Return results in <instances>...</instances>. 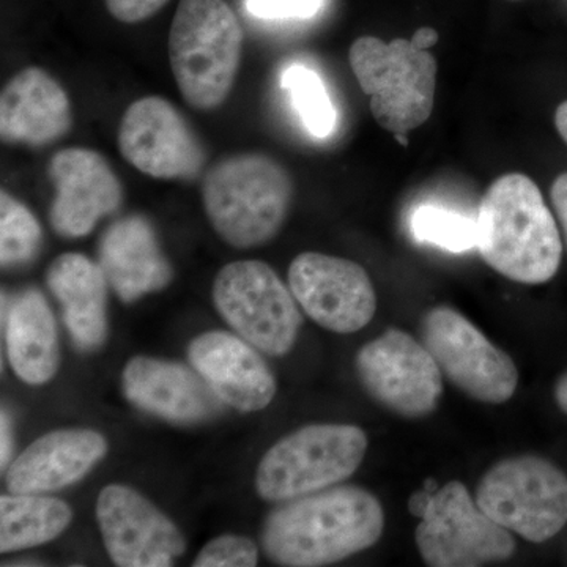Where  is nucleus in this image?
I'll return each mask as SVG.
<instances>
[{
	"label": "nucleus",
	"mask_w": 567,
	"mask_h": 567,
	"mask_svg": "<svg viewBox=\"0 0 567 567\" xmlns=\"http://www.w3.org/2000/svg\"><path fill=\"white\" fill-rule=\"evenodd\" d=\"M383 527L385 514L374 495L360 487H328L274 511L262 543L278 565L327 566L374 546Z\"/></svg>",
	"instance_id": "f257e3e1"
},
{
	"label": "nucleus",
	"mask_w": 567,
	"mask_h": 567,
	"mask_svg": "<svg viewBox=\"0 0 567 567\" xmlns=\"http://www.w3.org/2000/svg\"><path fill=\"white\" fill-rule=\"evenodd\" d=\"M476 248L488 267L511 281L536 286L557 275L561 235L543 193L527 175H503L484 194Z\"/></svg>",
	"instance_id": "f03ea898"
},
{
	"label": "nucleus",
	"mask_w": 567,
	"mask_h": 567,
	"mask_svg": "<svg viewBox=\"0 0 567 567\" xmlns=\"http://www.w3.org/2000/svg\"><path fill=\"white\" fill-rule=\"evenodd\" d=\"M293 183L265 153H238L210 167L203 183L205 213L226 244L246 249L276 237L292 203Z\"/></svg>",
	"instance_id": "7ed1b4c3"
},
{
	"label": "nucleus",
	"mask_w": 567,
	"mask_h": 567,
	"mask_svg": "<svg viewBox=\"0 0 567 567\" xmlns=\"http://www.w3.org/2000/svg\"><path fill=\"white\" fill-rule=\"evenodd\" d=\"M245 33L226 0H182L169 32L171 70L185 102L221 107L233 92Z\"/></svg>",
	"instance_id": "20e7f679"
},
{
	"label": "nucleus",
	"mask_w": 567,
	"mask_h": 567,
	"mask_svg": "<svg viewBox=\"0 0 567 567\" xmlns=\"http://www.w3.org/2000/svg\"><path fill=\"white\" fill-rule=\"evenodd\" d=\"M349 61L382 128L406 134L429 121L436 87L432 54L417 50L412 40L385 43L375 37H361L350 48Z\"/></svg>",
	"instance_id": "39448f33"
},
{
	"label": "nucleus",
	"mask_w": 567,
	"mask_h": 567,
	"mask_svg": "<svg viewBox=\"0 0 567 567\" xmlns=\"http://www.w3.org/2000/svg\"><path fill=\"white\" fill-rule=\"evenodd\" d=\"M368 436L357 425L312 424L268 450L256 475L257 494L289 502L342 483L357 472Z\"/></svg>",
	"instance_id": "423d86ee"
},
{
	"label": "nucleus",
	"mask_w": 567,
	"mask_h": 567,
	"mask_svg": "<svg viewBox=\"0 0 567 567\" xmlns=\"http://www.w3.org/2000/svg\"><path fill=\"white\" fill-rule=\"evenodd\" d=\"M475 499L507 532L546 543L567 522V476L543 457L505 458L481 480Z\"/></svg>",
	"instance_id": "0eeeda50"
},
{
	"label": "nucleus",
	"mask_w": 567,
	"mask_h": 567,
	"mask_svg": "<svg viewBox=\"0 0 567 567\" xmlns=\"http://www.w3.org/2000/svg\"><path fill=\"white\" fill-rule=\"evenodd\" d=\"M213 301L245 341L271 357L290 352L303 323L290 287L259 260L221 268L213 284Z\"/></svg>",
	"instance_id": "6e6552de"
},
{
	"label": "nucleus",
	"mask_w": 567,
	"mask_h": 567,
	"mask_svg": "<svg viewBox=\"0 0 567 567\" xmlns=\"http://www.w3.org/2000/svg\"><path fill=\"white\" fill-rule=\"evenodd\" d=\"M421 339L442 374L470 398L503 404L516 393L518 371L513 358L456 309H431L421 324Z\"/></svg>",
	"instance_id": "1a4fd4ad"
},
{
	"label": "nucleus",
	"mask_w": 567,
	"mask_h": 567,
	"mask_svg": "<svg viewBox=\"0 0 567 567\" xmlns=\"http://www.w3.org/2000/svg\"><path fill=\"white\" fill-rule=\"evenodd\" d=\"M416 546L429 566L476 567L513 557L516 540L453 481L435 492L416 528Z\"/></svg>",
	"instance_id": "9d476101"
},
{
	"label": "nucleus",
	"mask_w": 567,
	"mask_h": 567,
	"mask_svg": "<svg viewBox=\"0 0 567 567\" xmlns=\"http://www.w3.org/2000/svg\"><path fill=\"white\" fill-rule=\"evenodd\" d=\"M357 371L364 390L395 415L424 417L439 405L442 371L427 347L405 331H385L358 352Z\"/></svg>",
	"instance_id": "9b49d317"
},
{
	"label": "nucleus",
	"mask_w": 567,
	"mask_h": 567,
	"mask_svg": "<svg viewBox=\"0 0 567 567\" xmlns=\"http://www.w3.org/2000/svg\"><path fill=\"white\" fill-rule=\"evenodd\" d=\"M118 152L140 173L159 181H193L203 173L204 145L177 107L162 96L130 104L117 136Z\"/></svg>",
	"instance_id": "f8f14e48"
},
{
	"label": "nucleus",
	"mask_w": 567,
	"mask_h": 567,
	"mask_svg": "<svg viewBox=\"0 0 567 567\" xmlns=\"http://www.w3.org/2000/svg\"><path fill=\"white\" fill-rule=\"evenodd\" d=\"M289 287L306 315L333 333H357L375 315L374 286L353 260L300 254L290 264Z\"/></svg>",
	"instance_id": "ddd939ff"
},
{
	"label": "nucleus",
	"mask_w": 567,
	"mask_h": 567,
	"mask_svg": "<svg viewBox=\"0 0 567 567\" xmlns=\"http://www.w3.org/2000/svg\"><path fill=\"white\" fill-rule=\"evenodd\" d=\"M96 520L112 561L122 567H167L182 557L186 543L162 511L126 486L104 487Z\"/></svg>",
	"instance_id": "4468645a"
},
{
	"label": "nucleus",
	"mask_w": 567,
	"mask_h": 567,
	"mask_svg": "<svg viewBox=\"0 0 567 567\" xmlns=\"http://www.w3.org/2000/svg\"><path fill=\"white\" fill-rule=\"evenodd\" d=\"M48 175L55 189L51 226L62 237H85L122 205V183L102 153L63 148L52 156Z\"/></svg>",
	"instance_id": "2eb2a0df"
},
{
	"label": "nucleus",
	"mask_w": 567,
	"mask_h": 567,
	"mask_svg": "<svg viewBox=\"0 0 567 567\" xmlns=\"http://www.w3.org/2000/svg\"><path fill=\"white\" fill-rule=\"evenodd\" d=\"M189 360L224 404L241 413L259 412L274 401L276 380L256 347L226 331L194 339Z\"/></svg>",
	"instance_id": "dca6fc26"
},
{
	"label": "nucleus",
	"mask_w": 567,
	"mask_h": 567,
	"mask_svg": "<svg viewBox=\"0 0 567 567\" xmlns=\"http://www.w3.org/2000/svg\"><path fill=\"white\" fill-rule=\"evenodd\" d=\"M122 388L132 404L173 423H200L223 412L224 402L203 377L173 361L133 358L123 369Z\"/></svg>",
	"instance_id": "f3484780"
},
{
	"label": "nucleus",
	"mask_w": 567,
	"mask_h": 567,
	"mask_svg": "<svg viewBox=\"0 0 567 567\" xmlns=\"http://www.w3.org/2000/svg\"><path fill=\"white\" fill-rule=\"evenodd\" d=\"M73 125L69 95L48 71L28 66L0 95V136L7 144L44 147L65 137Z\"/></svg>",
	"instance_id": "a211bd4d"
},
{
	"label": "nucleus",
	"mask_w": 567,
	"mask_h": 567,
	"mask_svg": "<svg viewBox=\"0 0 567 567\" xmlns=\"http://www.w3.org/2000/svg\"><path fill=\"white\" fill-rule=\"evenodd\" d=\"M107 443L89 429H66L40 436L7 470L10 494H44L78 483L102 461Z\"/></svg>",
	"instance_id": "6ab92c4d"
},
{
	"label": "nucleus",
	"mask_w": 567,
	"mask_h": 567,
	"mask_svg": "<svg viewBox=\"0 0 567 567\" xmlns=\"http://www.w3.org/2000/svg\"><path fill=\"white\" fill-rule=\"evenodd\" d=\"M100 267L107 284L126 303L158 292L173 279L152 224L140 215L112 223L100 241Z\"/></svg>",
	"instance_id": "aec40b11"
},
{
	"label": "nucleus",
	"mask_w": 567,
	"mask_h": 567,
	"mask_svg": "<svg viewBox=\"0 0 567 567\" xmlns=\"http://www.w3.org/2000/svg\"><path fill=\"white\" fill-rule=\"evenodd\" d=\"M47 282L78 349L89 352L102 347L107 334V279L100 264L82 254H62L48 268Z\"/></svg>",
	"instance_id": "412c9836"
},
{
	"label": "nucleus",
	"mask_w": 567,
	"mask_h": 567,
	"mask_svg": "<svg viewBox=\"0 0 567 567\" xmlns=\"http://www.w3.org/2000/svg\"><path fill=\"white\" fill-rule=\"evenodd\" d=\"M7 353L14 374L29 385L50 382L59 368L58 331L43 295L25 290L7 309Z\"/></svg>",
	"instance_id": "4be33fe9"
},
{
	"label": "nucleus",
	"mask_w": 567,
	"mask_h": 567,
	"mask_svg": "<svg viewBox=\"0 0 567 567\" xmlns=\"http://www.w3.org/2000/svg\"><path fill=\"white\" fill-rule=\"evenodd\" d=\"M73 513L65 502L39 494L0 496V551L24 550L50 543L69 527Z\"/></svg>",
	"instance_id": "5701e85b"
},
{
	"label": "nucleus",
	"mask_w": 567,
	"mask_h": 567,
	"mask_svg": "<svg viewBox=\"0 0 567 567\" xmlns=\"http://www.w3.org/2000/svg\"><path fill=\"white\" fill-rule=\"evenodd\" d=\"M282 87L289 92L295 110L308 132L319 140L334 132L338 115L322 80L315 70L295 63L284 71Z\"/></svg>",
	"instance_id": "b1692460"
},
{
	"label": "nucleus",
	"mask_w": 567,
	"mask_h": 567,
	"mask_svg": "<svg viewBox=\"0 0 567 567\" xmlns=\"http://www.w3.org/2000/svg\"><path fill=\"white\" fill-rule=\"evenodd\" d=\"M410 230L420 244L439 246L450 252L476 248V218L440 205H420L410 218Z\"/></svg>",
	"instance_id": "393cba45"
},
{
	"label": "nucleus",
	"mask_w": 567,
	"mask_h": 567,
	"mask_svg": "<svg viewBox=\"0 0 567 567\" xmlns=\"http://www.w3.org/2000/svg\"><path fill=\"white\" fill-rule=\"evenodd\" d=\"M41 246V227L32 212L10 193H0V262L3 268L31 262Z\"/></svg>",
	"instance_id": "a878e982"
},
{
	"label": "nucleus",
	"mask_w": 567,
	"mask_h": 567,
	"mask_svg": "<svg viewBox=\"0 0 567 567\" xmlns=\"http://www.w3.org/2000/svg\"><path fill=\"white\" fill-rule=\"evenodd\" d=\"M259 551L251 539L244 536H219L210 540L194 559L196 567H254Z\"/></svg>",
	"instance_id": "bb28decb"
},
{
	"label": "nucleus",
	"mask_w": 567,
	"mask_h": 567,
	"mask_svg": "<svg viewBox=\"0 0 567 567\" xmlns=\"http://www.w3.org/2000/svg\"><path fill=\"white\" fill-rule=\"evenodd\" d=\"M246 10L260 20H309L323 7V0H246Z\"/></svg>",
	"instance_id": "cd10ccee"
},
{
	"label": "nucleus",
	"mask_w": 567,
	"mask_h": 567,
	"mask_svg": "<svg viewBox=\"0 0 567 567\" xmlns=\"http://www.w3.org/2000/svg\"><path fill=\"white\" fill-rule=\"evenodd\" d=\"M169 0H104L115 20L136 24L158 13Z\"/></svg>",
	"instance_id": "c85d7f7f"
},
{
	"label": "nucleus",
	"mask_w": 567,
	"mask_h": 567,
	"mask_svg": "<svg viewBox=\"0 0 567 567\" xmlns=\"http://www.w3.org/2000/svg\"><path fill=\"white\" fill-rule=\"evenodd\" d=\"M551 203L567 244V173L559 175L551 185Z\"/></svg>",
	"instance_id": "c756f323"
},
{
	"label": "nucleus",
	"mask_w": 567,
	"mask_h": 567,
	"mask_svg": "<svg viewBox=\"0 0 567 567\" xmlns=\"http://www.w3.org/2000/svg\"><path fill=\"white\" fill-rule=\"evenodd\" d=\"M11 456V424L7 412H2L0 421V466L6 470Z\"/></svg>",
	"instance_id": "7c9ffc66"
},
{
	"label": "nucleus",
	"mask_w": 567,
	"mask_h": 567,
	"mask_svg": "<svg viewBox=\"0 0 567 567\" xmlns=\"http://www.w3.org/2000/svg\"><path fill=\"white\" fill-rule=\"evenodd\" d=\"M432 498H434V494L427 491H420L416 494L410 496L409 499V509L412 513V516L423 518L425 511L431 506Z\"/></svg>",
	"instance_id": "2f4dec72"
},
{
	"label": "nucleus",
	"mask_w": 567,
	"mask_h": 567,
	"mask_svg": "<svg viewBox=\"0 0 567 567\" xmlns=\"http://www.w3.org/2000/svg\"><path fill=\"white\" fill-rule=\"evenodd\" d=\"M436 41H439V32L432 28L417 29L412 39V43L415 44L417 50L423 51H427L429 48L435 47Z\"/></svg>",
	"instance_id": "473e14b6"
},
{
	"label": "nucleus",
	"mask_w": 567,
	"mask_h": 567,
	"mask_svg": "<svg viewBox=\"0 0 567 567\" xmlns=\"http://www.w3.org/2000/svg\"><path fill=\"white\" fill-rule=\"evenodd\" d=\"M555 125H557L559 136L567 144V102L559 104L557 112H555Z\"/></svg>",
	"instance_id": "72a5a7b5"
},
{
	"label": "nucleus",
	"mask_w": 567,
	"mask_h": 567,
	"mask_svg": "<svg viewBox=\"0 0 567 567\" xmlns=\"http://www.w3.org/2000/svg\"><path fill=\"white\" fill-rule=\"evenodd\" d=\"M555 395H557L559 409H561L563 412H565L567 415V374L563 375L561 379H559L557 391H555Z\"/></svg>",
	"instance_id": "f704fd0d"
},
{
	"label": "nucleus",
	"mask_w": 567,
	"mask_h": 567,
	"mask_svg": "<svg viewBox=\"0 0 567 567\" xmlns=\"http://www.w3.org/2000/svg\"><path fill=\"white\" fill-rule=\"evenodd\" d=\"M424 491L431 492V494H435V492H439V484H436L435 480H427L424 483Z\"/></svg>",
	"instance_id": "c9c22d12"
},
{
	"label": "nucleus",
	"mask_w": 567,
	"mask_h": 567,
	"mask_svg": "<svg viewBox=\"0 0 567 567\" xmlns=\"http://www.w3.org/2000/svg\"><path fill=\"white\" fill-rule=\"evenodd\" d=\"M394 137H395V141H398L399 144L404 145V147H406V145H409V142H406L405 134L398 133V134H394Z\"/></svg>",
	"instance_id": "e433bc0d"
}]
</instances>
